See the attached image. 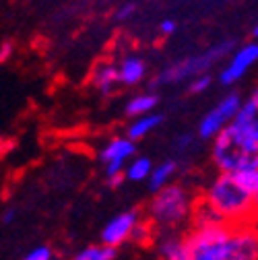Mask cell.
<instances>
[{
  "mask_svg": "<svg viewBox=\"0 0 258 260\" xmlns=\"http://www.w3.org/2000/svg\"><path fill=\"white\" fill-rule=\"evenodd\" d=\"M141 221V213L137 209L131 211H122L118 213L114 219H110L102 232V244L110 246V248H118L124 242L131 240L133 230L137 227V223Z\"/></svg>",
  "mask_w": 258,
  "mask_h": 260,
  "instance_id": "52a82bcc",
  "label": "cell"
},
{
  "mask_svg": "<svg viewBox=\"0 0 258 260\" xmlns=\"http://www.w3.org/2000/svg\"><path fill=\"white\" fill-rule=\"evenodd\" d=\"M234 42H221L213 48H209L207 52L203 54H197V56H186L178 62H172L168 67L161 71L157 77H155V85H172V83H182L186 79H195L199 75H205L209 73L211 67H215L217 62H221L225 56H228L232 50H234Z\"/></svg>",
  "mask_w": 258,
  "mask_h": 260,
  "instance_id": "277c9868",
  "label": "cell"
},
{
  "mask_svg": "<svg viewBox=\"0 0 258 260\" xmlns=\"http://www.w3.org/2000/svg\"><path fill=\"white\" fill-rule=\"evenodd\" d=\"M161 122H164V116H159V114H147V116H141V118H137L131 126H128V130H126V139H128V141H133V143H137V141L145 139L147 135H151Z\"/></svg>",
  "mask_w": 258,
  "mask_h": 260,
  "instance_id": "5bb4252c",
  "label": "cell"
},
{
  "mask_svg": "<svg viewBox=\"0 0 258 260\" xmlns=\"http://www.w3.org/2000/svg\"><path fill=\"white\" fill-rule=\"evenodd\" d=\"M209 85H211V75H209V73H205V75H199V77L192 79V83H190L188 91H190V93H203V91H207V89H209Z\"/></svg>",
  "mask_w": 258,
  "mask_h": 260,
  "instance_id": "44dd1931",
  "label": "cell"
},
{
  "mask_svg": "<svg viewBox=\"0 0 258 260\" xmlns=\"http://www.w3.org/2000/svg\"><path fill=\"white\" fill-rule=\"evenodd\" d=\"M190 147H192V135H190V133H184V135L176 137V141H174V149H176L178 153H186Z\"/></svg>",
  "mask_w": 258,
  "mask_h": 260,
  "instance_id": "cb8c5ba5",
  "label": "cell"
},
{
  "mask_svg": "<svg viewBox=\"0 0 258 260\" xmlns=\"http://www.w3.org/2000/svg\"><path fill=\"white\" fill-rule=\"evenodd\" d=\"M252 36H254V38H256V40H258V25H256V27H254V31H252Z\"/></svg>",
  "mask_w": 258,
  "mask_h": 260,
  "instance_id": "f546056e",
  "label": "cell"
},
{
  "mask_svg": "<svg viewBox=\"0 0 258 260\" xmlns=\"http://www.w3.org/2000/svg\"><path fill=\"white\" fill-rule=\"evenodd\" d=\"M236 120H244V122H258V87L242 100V106L236 114Z\"/></svg>",
  "mask_w": 258,
  "mask_h": 260,
  "instance_id": "ac0fdd59",
  "label": "cell"
},
{
  "mask_svg": "<svg viewBox=\"0 0 258 260\" xmlns=\"http://www.w3.org/2000/svg\"><path fill=\"white\" fill-rule=\"evenodd\" d=\"M254 62H258V44L252 42V44H244L242 48H238L234 54H232V60L228 62L219 75V81L223 85H236L252 67Z\"/></svg>",
  "mask_w": 258,
  "mask_h": 260,
  "instance_id": "9c48e42d",
  "label": "cell"
},
{
  "mask_svg": "<svg viewBox=\"0 0 258 260\" xmlns=\"http://www.w3.org/2000/svg\"><path fill=\"white\" fill-rule=\"evenodd\" d=\"M91 83L102 95H112L114 89L120 85L118 81V67L114 62H100L98 67L93 69L91 75Z\"/></svg>",
  "mask_w": 258,
  "mask_h": 260,
  "instance_id": "8fae6325",
  "label": "cell"
},
{
  "mask_svg": "<svg viewBox=\"0 0 258 260\" xmlns=\"http://www.w3.org/2000/svg\"><path fill=\"white\" fill-rule=\"evenodd\" d=\"M176 172H178V161L176 159H166V161H161L159 166H153V172H151V176L147 180L149 182V190L155 194L161 188H166L172 182V178L176 176Z\"/></svg>",
  "mask_w": 258,
  "mask_h": 260,
  "instance_id": "4fadbf2b",
  "label": "cell"
},
{
  "mask_svg": "<svg viewBox=\"0 0 258 260\" xmlns=\"http://www.w3.org/2000/svg\"><path fill=\"white\" fill-rule=\"evenodd\" d=\"M153 232H155V227H153L149 221H139L137 227L133 230L131 240H133L135 244H139V246H147V244L153 242V236H155Z\"/></svg>",
  "mask_w": 258,
  "mask_h": 260,
  "instance_id": "ffe728a7",
  "label": "cell"
},
{
  "mask_svg": "<svg viewBox=\"0 0 258 260\" xmlns=\"http://www.w3.org/2000/svg\"><path fill=\"white\" fill-rule=\"evenodd\" d=\"M135 151H137L135 143L128 141L126 137H116V139H112V141L100 151V159L104 161V166H106V178L124 174L126 161L135 155Z\"/></svg>",
  "mask_w": 258,
  "mask_h": 260,
  "instance_id": "ba28073f",
  "label": "cell"
},
{
  "mask_svg": "<svg viewBox=\"0 0 258 260\" xmlns=\"http://www.w3.org/2000/svg\"><path fill=\"white\" fill-rule=\"evenodd\" d=\"M252 203H254V215L258 217V192L254 194V199H252Z\"/></svg>",
  "mask_w": 258,
  "mask_h": 260,
  "instance_id": "f1b7e54d",
  "label": "cell"
},
{
  "mask_svg": "<svg viewBox=\"0 0 258 260\" xmlns=\"http://www.w3.org/2000/svg\"><path fill=\"white\" fill-rule=\"evenodd\" d=\"M118 250L110 246H87L79 254L73 256V260H116Z\"/></svg>",
  "mask_w": 258,
  "mask_h": 260,
  "instance_id": "e0dca14e",
  "label": "cell"
},
{
  "mask_svg": "<svg viewBox=\"0 0 258 260\" xmlns=\"http://www.w3.org/2000/svg\"><path fill=\"white\" fill-rule=\"evenodd\" d=\"M197 199L182 186V184H168L159 192L153 194V199L147 205V221L157 230L176 232L182 225L190 223V215L195 209Z\"/></svg>",
  "mask_w": 258,
  "mask_h": 260,
  "instance_id": "3957f363",
  "label": "cell"
},
{
  "mask_svg": "<svg viewBox=\"0 0 258 260\" xmlns=\"http://www.w3.org/2000/svg\"><path fill=\"white\" fill-rule=\"evenodd\" d=\"M108 180V186L110 188H118L122 182H124V174H120V176H112V178H106Z\"/></svg>",
  "mask_w": 258,
  "mask_h": 260,
  "instance_id": "484cf974",
  "label": "cell"
},
{
  "mask_svg": "<svg viewBox=\"0 0 258 260\" xmlns=\"http://www.w3.org/2000/svg\"><path fill=\"white\" fill-rule=\"evenodd\" d=\"M157 250H159L161 260H188V250H186L184 238H180L172 232L159 238Z\"/></svg>",
  "mask_w": 258,
  "mask_h": 260,
  "instance_id": "7c38bea8",
  "label": "cell"
},
{
  "mask_svg": "<svg viewBox=\"0 0 258 260\" xmlns=\"http://www.w3.org/2000/svg\"><path fill=\"white\" fill-rule=\"evenodd\" d=\"M240 106H242V95L236 93V91L228 93L213 110H209L203 116V120L199 124V137L203 141H209V139L213 141L221 133V130H225L234 122Z\"/></svg>",
  "mask_w": 258,
  "mask_h": 260,
  "instance_id": "5b68a950",
  "label": "cell"
},
{
  "mask_svg": "<svg viewBox=\"0 0 258 260\" xmlns=\"http://www.w3.org/2000/svg\"><path fill=\"white\" fill-rule=\"evenodd\" d=\"M52 258H54L52 248H48V246H38V248L31 250L23 260H52Z\"/></svg>",
  "mask_w": 258,
  "mask_h": 260,
  "instance_id": "7402d4cb",
  "label": "cell"
},
{
  "mask_svg": "<svg viewBox=\"0 0 258 260\" xmlns=\"http://www.w3.org/2000/svg\"><path fill=\"white\" fill-rule=\"evenodd\" d=\"M157 104H159V97L155 93H141V95H135L133 100L126 104V114L133 118H141V116L151 114Z\"/></svg>",
  "mask_w": 258,
  "mask_h": 260,
  "instance_id": "9a60e30c",
  "label": "cell"
},
{
  "mask_svg": "<svg viewBox=\"0 0 258 260\" xmlns=\"http://www.w3.org/2000/svg\"><path fill=\"white\" fill-rule=\"evenodd\" d=\"M176 29H178V25H176L174 19H164V21H161V25H159V31H161L164 36H172Z\"/></svg>",
  "mask_w": 258,
  "mask_h": 260,
  "instance_id": "d4e9b609",
  "label": "cell"
},
{
  "mask_svg": "<svg viewBox=\"0 0 258 260\" xmlns=\"http://www.w3.org/2000/svg\"><path fill=\"white\" fill-rule=\"evenodd\" d=\"M232 176L240 184V188L254 199V194L258 192V170H242V172H236Z\"/></svg>",
  "mask_w": 258,
  "mask_h": 260,
  "instance_id": "d6986e66",
  "label": "cell"
},
{
  "mask_svg": "<svg viewBox=\"0 0 258 260\" xmlns=\"http://www.w3.org/2000/svg\"><path fill=\"white\" fill-rule=\"evenodd\" d=\"M153 172V161L149 157H135L133 161H128L124 168V178L131 182H143L149 180Z\"/></svg>",
  "mask_w": 258,
  "mask_h": 260,
  "instance_id": "2e32d148",
  "label": "cell"
},
{
  "mask_svg": "<svg viewBox=\"0 0 258 260\" xmlns=\"http://www.w3.org/2000/svg\"><path fill=\"white\" fill-rule=\"evenodd\" d=\"M203 203H207L228 225L254 223V203L248 192L240 188L232 174H219L203 192Z\"/></svg>",
  "mask_w": 258,
  "mask_h": 260,
  "instance_id": "7a4b0ae2",
  "label": "cell"
},
{
  "mask_svg": "<svg viewBox=\"0 0 258 260\" xmlns=\"http://www.w3.org/2000/svg\"><path fill=\"white\" fill-rule=\"evenodd\" d=\"M223 260H258V225H234L223 246Z\"/></svg>",
  "mask_w": 258,
  "mask_h": 260,
  "instance_id": "8992f818",
  "label": "cell"
},
{
  "mask_svg": "<svg viewBox=\"0 0 258 260\" xmlns=\"http://www.w3.org/2000/svg\"><path fill=\"white\" fill-rule=\"evenodd\" d=\"M211 159L219 174L258 170V122L236 120L213 139Z\"/></svg>",
  "mask_w": 258,
  "mask_h": 260,
  "instance_id": "6da1fadb",
  "label": "cell"
},
{
  "mask_svg": "<svg viewBox=\"0 0 258 260\" xmlns=\"http://www.w3.org/2000/svg\"><path fill=\"white\" fill-rule=\"evenodd\" d=\"M13 219H15V211L11 209V211H7V213H5V219H3V221H5V223H11Z\"/></svg>",
  "mask_w": 258,
  "mask_h": 260,
  "instance_id": "83f0119b",
  "label": "cell"
},
{
  "mask_svg": "<svg viewBox=\"0 0 258 260\" xmlns=\"http://www.w3.org/2000/svg\"><path fill=\"white\" fill-rule=\"evenodd\" d=\"M116 67H118V81L120 85H126V87L139 85L147 75V64L139 56H124Z\"/></svg>",
  "mask_w": 258,
  "mask_h": 260,
  "instance_id": "30bf717a",
  "label": "cell"
},
{
  "mask_svg": "<svg viewBox=\"0 0 258 260\" xmlns=\"http://www.w3.org/2000/svg\"><path fill=\"white\" fill-rule=\"evenodd\" d=\"M9 50H11V44H3V46H0V60H5L9 56Z\"/></svg>",
  "mask_w": 258,
  "mask_h": 260,
  "instance_id": "4316f807",
  "label": "cell"
},
{
  "mask_svg": "<svg viewBox=\"0 0 258 260\" xmlns=\"http://www.w3.org/2000/svg\"><path fill=\"white\" fill-rule=\"evenodd\" d=\"M135 13H137V5H135V3H124V5L116 11L114 19H116V21H126V19H131Z\"/></svg>",
  "mask_w": 258,
  "mask_h": 260,
  "instance_id": "603a6c76",
  "label": "cell"
}]
</instances>
